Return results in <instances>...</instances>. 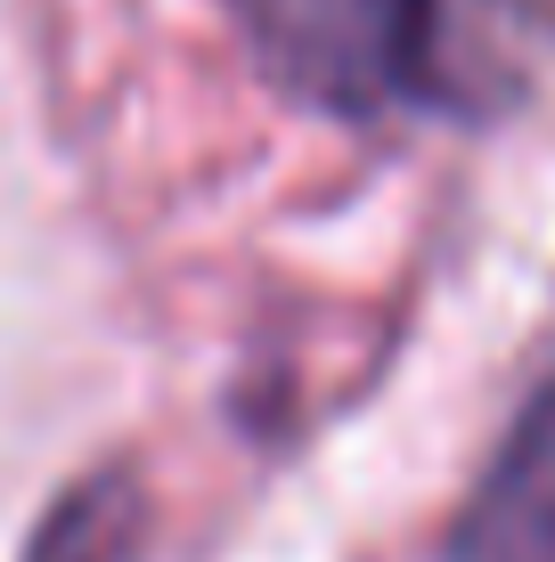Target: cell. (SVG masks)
<instances>
[{
  "mask_svg": "<svg viewBox=\"0 0 555 562\" xmlns=\"http://www.w3.org/2000/svg\"><path fill=\"white\" fill-rule=\"evenodd\" d=\"M25 562H147V490H140V473H131V464L82 473L33 521Z\"/></svg>",
  "mask_w": 555,
  "mask_h": 562,
  "instance_id": "277c9868",
  "label": "cell"
},
{
  "mask_svg": "<svg viewBox=\"0 0 555 562\" xmlns=\"http://www.w3.org/2000/svg\"><path fill=\"white\" fill-rule=\"evenodd\" d=\"M262 66L295 99L335 114H376L409 99L417 0H237Z\"/></svg>",
  "mask_w": 555,
  "mask_h": 562,
  "instance_id": "6da1fadb",
  "label": "cell"
},
{
  "mask_svg": "<svg viewBox=\"0 0 555 562\" xmlns=\"http://www.w3.org/2000/svg\"><path fill=\"white\" fill-rule=\"evenodd\" d=\"M442 562H555V375L507 424L466 514L449 521Z\"/></svg>",
  "mask_w": 555,
  "mask_h": 562,
  "instance_id": "3957f363",
  "label": "cell"
},
{
  "mask_svg": "<svg viewBox=\"0 0 555 562\" xmlns=\"http://www.w3.org/2000/svg\"><path fill=\"white\" fill-rule=\"evenodd\" d=\"M540 49H555V0H417L409 99L449 114H499L523 99Z\"/></svg>",
  "mask_w": 555,
  "mask_h": 562,
  "instance_id": "7a4b0ae2",
  "label": "cell"
}]
</instances>
